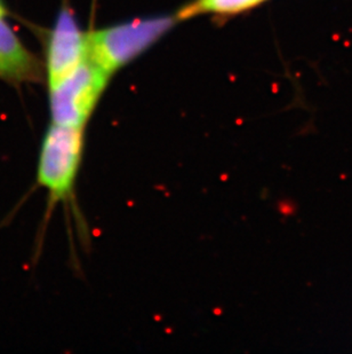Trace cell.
<instances>
[{"mask_svg": "<svg viewBox=\"0 0 352 354\" xmlns=\"http://www.w3.org/2000/svg\"><path fill=\"white\" fill-rule=\"evenodd\" d=\"M174 22L172 17H153L87 35V57L111 75L159 39Z\"/></svg>", "mask_w": 352, "mask_h": 354, "instance_id": "3", "label": "cell"}, {"mask_svg": "<svg viewBox=\"0 0 352 354\" xmlns=\"http://www.w3.org/2000/svg\"><path fill=\"white\" fill-rule=\"evenodd\" d=\"M266 0H196L184 7L179 12V19L200 15V14H216V15H231L257 6Z\"/></svg>", "mask_w": 352, "mask_h": 354, "instance_id": "6", "label": "cell"}, {"mask_svg": "<svg viewBox=\"0 0 352 354\" xmlns=\"http://www.w3.org/2000/svg\"><path fill=\"white\" fill-rule=\"evenodd\" d=\"M6 6H5V3H3V0H0V19H3V17H6Z\"/></svg>", "mask_w": 352, "mask_h": 354, "instance_id": "7", "label": "cell"}, {"mask_svg": "<svg viewBox=\"0 0 352 354\" xmlns=\"http://www.w3.org/2000/svg\"><path fill=\"white\" fill-rule=\"evenodd\" d=\"M109 77L95 61L85 57L67 77L50 87V123L85 129Z\"/></svg>", "mask_w": 352, "mask_h": 354, "instance_id": "2", "label": "cell"}, {"mask_svg": "<svg viewBox=\"0 0 352 354\" xmlns=\"http://www.w3.org/2000/svg\"><path fill=\"white\" fill-rule=\"evenodd\" d=\"M40 77L41 66L38 59L0 19V80L24 83L36 82Z\"/></svg>", "mask_w": 352, "mask_h": 354, "instance_id": "5", "label": "cell"}, {"mask_svg": "<svg viewBox=\"0 0 352 354\" xmlns=\"http://www.w3.org/2000/svg\"><path fill=\"white\" fill-rule=\"evenodd\" d=\"M84 151L85 129L50 124L37 167V183L48 193L50 207L72 196Z\"/></svg>", "mask_w": 352, "mask_h": 354, "instance_id": "1", "label": "cell"}, {"mask_svg": "<svg viewBox=\"0 0 352 354\" xmlns=\"http://www.w3.org/2000/svg\"><path fill=\"white\" fill-rule=\"evenodd\" d=\"M87 46V35L80 31L72 13L68 8L61 10L47 48L48 88L60 83L83 62Z\"/></svg>", "mask_w": 352, "mask_h": 354, "instance_id": "4", "label": "cell"}]
</instances>
